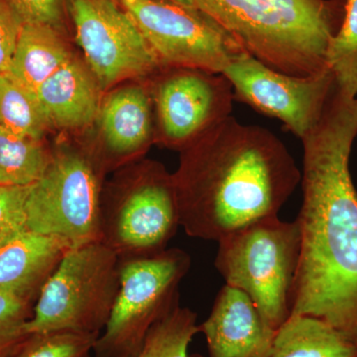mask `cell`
Listing matches in <instances>:
<instances>
[{
  "label": "cell",
  "instance_id": "6da1fadb",
  "mask_svg": "<svg viewBox=\"0 0 357 357\" xmlns=\"http://www.w3.org/2000/svg\"><path fill=\"white\" fill-rule=\"evenodd\" d=\"M356 136L357 98L335 88L301 139V252L291 316L323 319L357 347V191L349 171Z\"/></svg>",
  "mask_w": 357,
  "mask_h": 357
},
{
  "label": "cell",
  "instance_id": "7a4b0ae2",
  "mask_svg": "<svg viewBox=\"0 0 357 357\" xmlns=\"http://www.w3.org/2000/svg\"><path fill=\"white\" fill-rule=\"evenodd\" d=\"M301 177L280 138L230 115L187 147L174 176L180 225L189 236L218 243L278 217Z\"/></svg>",
  "mask_w": 357,
  "mask_h": 357
},
{
  "label": "cell",
  "instance_id": "3957f363",
  "mask_svg": "<svg viewBox=\"0 0 357 357\" xmlns=\"http://www.w3.org/2000/svg\"><path fill=\"white\" fill-rule=\"evenodd\" d=\"M246 53L297 77L328 72L326 53L344 17L345 0H192Z\"/></svg>",
  "mask_w": 357,
  "mask_h": 357
},
{
  "label": "cell",
  "instance_id": "277c9868",
  "mask_svg": "<svg viewBox=\"0 0 357 357\" xmlns=\"http://www.w3.org/2000/svg\"><path fill=\"white\" fill-rule=\"evenodd\" d=\"M298 220H260L218 241L215 266L227 285L243 291L275 332L290 318L299 265Z\"/></svg>",
  "mask_w": 357,
  "mask_h": 357
},
{
  "label": "cell",
  "instance_id": "5b68a950",
  "mask_svg": "<svg viewBox=\"0 0 357 357\" xmlns=\"http://www.w3.org/2000/svg\"><path fill=\"white\" fill-rule=\"evenodd\" d=\"M119 256L98 241L72 248L42 289L26 333H98L109 321L119 285Z\"/></svg>",
  "mask_w": 357,
  "mask_h": 357
},
{
  "label": "cell",
  "instance_id": "8992f818",
  "mask_svg": "<svg viewBox=\"0 0 357 357\" xmlns=\"http://www.w3.org/2000/svg\"><path fill=\"white\" fill-rule=\"evenodd\" d=\"M119 260L121 285L109 321L96 340V357L137 354L152 326L178 302V285L192 263L180 248Z\"/></svg>",
  "mask_w": 357,
  "mask_h": 357
},
{
  "label": "cell",
  "instance_id": "52a82bcc",
  "mask_svg": "<svg viewBox=\"0 0 357 357\" xmlns=\"http://www.w3.org/2000/svg\"><path fill=\"white\" fill-rule=\"evenodd\" d=\"M102 188L89 156L62 150L26 199V229L57 237L70 248L100 241Z\"/></svg>",
  "mask_w": 357,
  "mask_h": 357
},
{
  "label": "cell",
  "instance_id": "ba28073f",
  "mask_svg": "<svg viewBox=\"0 0 357 357\" xmlns=\"http://www.w3.org/2000/svg\"><path fill=\"white\" fill-rule=\"evenodd\" d=\"M146 40L162 68L222 74L245 52L199 9L173 0H117Z\"/></svg>",
  "mask_w": 357,
  "mask_h": 357
},
{
  "label": "cell",
  "instance_id": "9c48e42d",
  "mask_svg": "<svg viewBox=\"0 0 357 357\" xmlns=\"http://www.w3.org/2000/svg\"><path fill=\"white\" fill-rule=\"evenodd\" d=\"M180 227L175 180L148 166L109 203H100V243L119 258L157 255Z\"/></svg>",
  "mask_w": 357,
  "mask_h": 357
},
{
  "label": "cell",
  "instance_id": "30bf717a",
  "mask_svg": "<svg viewBox=\"0 0 357 357\" xmlns=\"http://www.w3.org/2000/svg\"><path fill=\"white\" fill-rule=\"evenodd\" d=\"M77 43L100 89L162 69L137 26L117 0H67Z\"/></svg>",
  "mask_w": 357,
  "mask_h": 357
},
{
  "label": "cell",
  "instance_id": "8fae6325",
  "mask_svg": "<svg viewBox=\"0 0 357 357\" xmlns=\"http://www.w3.org/2000/svg\"><path fill=\"white\" fill-rule=\"evenodd\" d=\"M234 89V100L283 122L302 139L319 121L333 89L332 73L297 77L270 69L243 52L223 70Z\"/></svg>",
  "mask_w": 357,
  "mask_h": 357
},
{
  "label": "cell",
  "instance_id": "7c38bea8",
  "mask_svg": "<svg viewBox=\"0 0 357 357\" xmlns=\"http://www.w3.org/2000/svg\"><path fill=\"white\" fill-rule=\"evenodd\" d=\"M157 84L156 107L162 138L172 146L188 147L230 116L234 89L222 74L171 68Z\"/></svg>",
  "mask_w": 357,
  "mask_h": 357
},
{
  "label": "cell",
  "instance_id": "4fadbf2b",
  "mask_svg": "<svg viewBox=\"0 0 357 357\" xmlns=\"http://www.w3.org/2000/svg\"><path fill=\"white\" fill-rule=\"evenodd\" d=\"M199 333L210 357H270L276 332L243 291L225 285Z\"/></svg>",
  "mask_w": 357,
  "mask_h": 357
},
{
  "label": "cell",
  "instance_id": "5bb4252c",
  "mask_svg": "<svg viewBox=\"0 0 357 357\" xmlns=\"http://www.w3.org/2000/svg\"><path fill=\"white\" fill-rule=\"evenodd\" d=\"M70 249L57 237L21 232L0 249V293L37 301Z\"/></svg>",
  "mask_w": 357,
  "mask_h": 357
},
{
  "label": "cell",
  "instance_id": "9a60e30c",
  "mask_svg": "<svg viewBox=\"0 0 357 357\" xmlns=\"http://www.w3.org/2000/svg\"><path fill=\"white\" fill-rule=\"evenodd\" d=\"M98 83L84 66L70 59L36 91L49 126L76 129L89 126L100 107Z\"/></svg>",
  "mask_w": 357,
  "mask_h": 357
},
{
  "label": "cell",
  "instance_id": "2e32d148",
  "mask_svg": "<svg viewBox=\"0 0 357 357\" xmlns=\"http://www.w3.org/2000/svg\"><path fill=\"white\" fill-rule=\"evenodd\" d=\"M100 119L107 150L119 158L138 153L151 138L150 100L139 86L119 89L107 96Z\"/></svg>",
  "mask_w": 357,
  "mask_h": 357
},
{
  "label": "cell",
  "instance_id": "e0dca14e",
  "mask_svg": "<svg viewBox=\"0 0 357 357\" xmlns=\"http://www.w3.org/2000/svg\"><path fill=\"white\" fill-rule=\"evenodd\" d=\"M70 59L58 29L42 23H23L9 72L36 93L39 86Z\"/></svg>",
  "mask_w": 357,
  "mask_h": 357
},
{
  "label": "cell",
  "instance_id": "ac0fdd59",
  "mask_svg": "<svg viewBox=\"0 0 357 357\" xmlns=\"http://www.w3.org/2000/svg\"><path fill=\"white\" fill-rule=\"evenodd\" d=\"M270 357H357V347L323 319L291 316L277 331Z\"/></svg>",
  "mask_w": 357,
  "mask_h": 357
},
{
  "label": "cell",
  "instance_id": "d6986e66",
  "mask_svg": "<svg viewBox=\"0 0 357 357\" xmlns=\"http://www.w3.org/2000/svg\"><path fill=\"white\" fill-rule=\"evenodd\" d=\"M52 157L41 140L0 128V185L35 184L43 177Z\"/></svg>",
  "mask_w": 357,
  "mask_h": 357
},
{
  "label": "cell",
  "instance_id": "ffe728a7",
  "mask_svg": "<svg viewBox=\"0 0 357 357\" xmlns=\"http://www.w3.org/2000/svg\"><path fill=\"white\" fill-rule=\"evenodd\" d=\"M49 124L36 93L9 70L0 74V128L41 140Z\"/></svg>",
  "mask_w": 357,
  "mask_h": 357
},
{
  "label": "cell",
  "instance_id": "44dd1931",
  "mask_svg": "<svg viewBox=\"0 0 357 357\" xmlns=\"http://www.w3.org/2000/svg\"><path fill=\"white\" fill-rule=\"evenodd\" d=\"M199 333L196 312L177 302L152 326L139 351L130 357H189L188 349Z\"/></svg>",
  "mask_w": 357,
  "mask_h": 357
},
{
  "label": "cell",
  "instance_id": "7402d4cb",
  "mask_svg": "<svg viewBox=\"0 0 357 357\" xmlns=\"http://www.w3.org/2000/svg\"><path fill=\"white\" fill-rule=\"evenodd\" d=\"M326 65L338 91L357 98V0H345L344 21L328 46Z\"/></svg>",
  "mask_w": 357,
  "mask_h": 357
},
{
  "label": "cell",
  "instance_id": "603a6c76",
  "mask_svg": "<svg viewBox=\"0 0 357 357\" xmlns=\"http://www.w3.org/2000/svg\"><path fill=\"white\" fill-rule=\"evenodd\" d=\"M98 337L73 331L31 333L9 357H89Z\"/></svg>",
  "mask_w": 357,
  "mask_h": 357
},
{
  "label": "cell",
  "instance_id": "cb8c5ba5",
  "mask_svg": "<svg viewBox=\"0 0 357 357\" xmlns=\"http://www.w3.org/2000/svg\"><path fill=\"white\" fill-rule=\"evenodd\" d=\"M32 314V303L0 293V357L10 356L29 335L26 324Z\"/></svg>",
  "mask_w": 357,
  "mask_h": 357
},
{
  "label": "cell",
  "instance_id": "d4e9b609",
  "mask_svg": "<svg viewBox=\"0 0 357 357\" xmlns=\"http://www.w3.org/2000/svg\"><path fill=\"white\" fill-rule=\"evenodd\" d=\"M31 185H0V249L26 230V199Z\"/></svg>",
  "mask_w": 357,
  "mask_h": 357
},
{
  "label": "cell",
  "instance_id": "484cf974",
  "mask_svg": "<svg viewBox=\"0 0 357 357\" xmlns=\"http://www.w3.org/2000/svg\"><path fill=\"white\" fill-rule=\"evenodd\" d=\"M23 23H42L60 31L67 0H8Z\"/></svg>",
  "mask_w": 357,
  "mask_h": 357
},
{
  "label": "cell",
  "instance_id": "4316f807",
  "mask_svg": "<svg viewBox=\"0 0 357 357\" xmlns=\"http://www.w3.org/2000/svg\"><path fill=\"white\" fill-rule=\"evenodd\" d=\"M22 24L8 0H0V74L10 68Z\"/></svg>",
  "mask_w": 357,
  "mask_h": 357
},
{
  "label": "cell",
  "instance_id": "83f0119b",
  "mask_svg": "<svg viewBox=\"0 0 357 357\" xmlns=\"http://www.w3.org/2000/svg\"><path fill=\"white\" fill-rule=\"evenodd\" d=\"M173 1L182 4V6L190 7V8L198 9L192 0H173Z\"/></svg>",
  "mask_w": 357,
  "mask_h": 357
},
{
  "label": "cell",
  "instance_id": "f1b7e54d",
  "mask_svg": "<svg viewBox=\"0 0 357 357\" xmlns=\"http://www.w3.org/2000/svg\"><path fill=\"white\" fill-rule=\"evenodd\" d=\"M189 357H204V356H202L201 354H192V356H189Z\"/></svg>",
  "mask_w": 357,
  "mask_h": 357
}]
</instances>
